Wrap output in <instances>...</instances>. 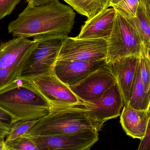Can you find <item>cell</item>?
Wrapping results in <instances>:
<instances>
[{"label":"cell","instance_id":"cell-27","mask_svg":"<svg viewBox=\"0 0 150 150\" xmlns=\"http://www.w3.org/2000/svg\"><path fill=\"white\" fill-rule=\"evenodd\" d=\"M28 6L31 7H38L45 5L52 2L54 0H26Z\"/></svg>","mask_w":150,"mask_h":150},{"label":"cell","instance_id":"cell-29","mask_svg":"<svg viewBox=\"0 0 150 150\" xmlns=\"http://www.w3.org/2000/svg\"><path fill=\"white\" fill-rule=\"evenodd\" d=\"M0 150H9L5 144L4 139H0Z\"/></svg>","mask_w":150,"mask_h":150},{"label":"cell","instance_id":"cell-23","mask_svg":"<svg viewBox=\"0 0 150 150\" xmlns=\"http://www.w3.org/2000/svg\"><path fill=\"white\" fill-rule=\"evenodd\" d=\"M5 144L10 150H41L26 136L23 135L14 141Z\"/></svg>","mask_w":150,"mask_h":150},{"label":"cell","instance_id":"cell-6","mask_svg":"<svg viewBox=\"0 0 150 150\" xmlns=\"http://www.w3.org/2000/svg\"><path fill=\"white\" fill-rule=\"evenodd\" d=\"M107 42L103 39H77L67 37L57 60L93 62L106 60Z\"/></svg>","mask_w":150,"mask_h":150},{"label":"cell","instance_id":"cell-11","mask_svg":"<svg viewBox=\"0 0 150 150\" xmlns=\"http://www.w3.org/2000/svg\"><path fill=\"white\" fill-rule=\"evenodd\" d=\"M106 65V60L93 62L57 60L53 72L65 84L72 86L77 84L91 74Z\"/></svg>","mask_w":150,"mask_h":150},{"label":"cell","instance_id":"cell-18","mask_svg":"<svg viewBox=\"0 0 150 150\" xmlns=\"http://www.w3.org/2000/svg\"><path fill=\"white\" fill-rule=\"evenodd\" d=\"M128 20L137 31L145 50L150 52V17L139 4L136 17Z\"/></svg>","mask_w":150,"mask_h":150},{"label":"cell","instance_id":"cell-1","mask_svg":"<svg viewBox=\"0 0 150 150\" xmlns=\"http://www.w3.org/2000/svg\"><path fill=\"white\" fill-rule=\"evenodd\" d=\"M76 14L59 0L38 7L28 6L11 22L8 32L15 37L38 39L68 36L74 27Z\"/></svg>","mask_w":150,"mask_h":150},{"label":"cell","instance_id":"cell-31","mask_svg":"<svg viewBox=\"0 0 150 150\" xmlns=\"http://www.w3.org/2000/svg\"><path fill=\"white\" fill-rule=\"evenodd\" d=\"M9 150H10V149H9Z\"/></svg>","mask_w":150,"mask_h":150},{"label":"cell","instance_id":"cell-10","mask_svg":"<svg viewBox=\"0 0 150 150\" xmlns=\"http://www.w3.org/2000/svg\"><path fill=\"white\" fill-rule=\"evenodd\" d=\"M116 82L107 65L77 84L69 87L81 101L90 102L100 98Z\"/></svg>","mask_w":150,"mask_h":150},{"label":"cell","instance_id":"cell-24","mask_svg":"<svg viewBox=\"0 0 150 150\" xmlns=\"http://www.w3.org/2000/svg\"><path fill=\"white\" fill-rule=\"evenodd\" d=\"M15 122L13 116L0 107V139L6 138Z\"/></svg>","mask_w":150,"mask_h":150},{"label":"cell","instance_id":"cell-12","mask_svg":"<svg viewBox=\"0 0 150 150\" xmlns=\"http://www.w3.org/2000/svg\"><path fill=\"white\" fill-rule=\"evenodd\" d=\"M140 57L129 56L118 59L107 64L116 79L123 98L124 105H127L134 83Z\"/></svg>","mask_w":150,"mask_h":150},{"label":"cell","instance_id":"cell-28","mask_svg":"<svg viewBox=\"0 0 150 150\" xmlns=\"http://www.w3.org/2000/svg\"><path fill=\"white\" fill-rule=\"evenodd\" d=\"M139 1L140 5L143 7L146 14L150 17V0H139Z\"/></svg>","mask_w":150,"mask_h":150},{"label":"cell","instance_id":"cell-13","mask_svg":"<svg viewBox=\"0 0 150 150\" xmlns=\"http://www.w3.org/2000/svg\"><path fill=\"white\" fill-rule=\"evenodd\" d=\"M37 44L35 40L16 37L0 45V69L24 63Z\"/></svg>","mask_w":150,"mask_h":150},{"label":"cell","instance_id":"cell-21","mask_svg":"<svg viewBox=\"0 0 150 150\" xmlns=\"http://www.w3.org/2000/svg\"><path fill=\"white\" fill-rule=\"evenodd\" d=\"M141 78L145 92H150V59L149 52L145 50L144 46L140 57Z\"/></svg>","mask_w":150,"mask_h":150},{"label":"cell","instance_id":"cell-19","mask_svg":"<svg viewBox=\"0 0 150 150\" xmlns=\"http://www.w3.org/2000/svg\"><path fill=\"white\" fill-rule=\"evenodd\" d=\"M38 120H20L15 122L4 140L5 143L12 142L25 134Z\"/></svg>","mask_w":150,"mask_h":150},{"label":"cell","instance_id":"cell-15","mask_svg":"<svg viewBox=\"0 0 150 150\" xmlns=\"http://www.w3.org/2000/svg\"><path fill=\"white\" fill-rule=\"evenodd\" d=\"M120 123L128 135L141 140L150 123V109L140 111L125 105L121 115Z\"/></svg>","mask_w":150,"mask_h":150},{"label":"cell","instance_id":"cell-20","mask_svg":"<svg viewBox=\"0 0 150 150\" xmlns=\"http://www.w3.org/2000/svg\"><path fill=\"white\" fill-rule=\"evenodd\" d=\"M139 4V0H122L112 7L123 17L132 19L136 16Z\"/></svg>","mask_w":150,"mask_h":150},{"label":"cell","instance_id":"cell-9","mask_svg":"<svg viewBox=\"0 0 150 150\" xmlns=\"http://www.w3.org/2000/svg\"><path fill=\"white\" fill-rule=\"evenodd\" d=\"M28 80L48 100L51 107L75 105L82 102L53 72Z\"/></svg>","mask_w":150,"mask_h":150},{"label":"cell","instance_id":"cell-3","mask_svg":"<svg viewBox=\"0 0 150 150\" xmlns=\"http://www.w3.org/2000/svg\"><path fill=\"white\" fill-rule=\"evenodd\" d=\"M98 132L81 104L67 106H51L49 113L38 119L23 135L70 134Z\"/></svg>","mask_w":150,"mask_h":150},{"label":"cell","instance_id":"cell-4","mask_svg":"<svg viewBox=\"0 0 150 150\" xmlns=\"http://www.w3.org/2000/svg\"><path fill=\"white\" fill-rule=\"evenodd\" d=\"M68 36L35 40L37 44L25 62L20 77L31 79L53 73L62 45Z\"/></svg>","mask_w":150,"mask_h":150},{"label":"cell","instance_id":"cell-8","mask_svg":"<svg viewBox=\"0 0 150 150\" xmlns=\"http://www.w3.org/2000/svg\"><path fill=\"white\" fill-rule=\"evenodd\" d=\"M26 136L41 150H90L99 140L98 132H95Z\"/></svg>","mask_w":150,"mask_h":150},{"label":"cell","instance_id":"cell-26","mask_svg":"<svg viewBox=\"0 0 150 150\" xmlns=\"http://www.w3.org/2000/svg\"><path fill=\"white\" fill-rule=\"evenodd\" d=\"M137 150H150V123L148 125L145 136L141 140Z\"/></svg>","mask_w":150,"mask_h":150},{"label":"cell","instance_id":"cell-14","mask_svg":"<svg viewBox=\"0 0 150 150\" xmlns=\"http://www.w3.org/2000/svg\"><path fill=\"white\" fill-rule=\"evenodd\" d=\"M117 12L108 8L87 19L82 26L77 39H103L107 40L112 33Z\"/></svg>","mask_w":150,"mask_h":150},{"label":"cell","instance_id":"cell-16","mask_svg":"<svg viewBox=\"0 0 150 150\" xmlns=\"http://www.w3.org/2000/svg\"><path fill=\"white\" fill-rule=\"evenodd\" d=\"M150 93L145 92L141 78L140 62L134 86L132 88L128 105L140 111L150 109Z\"/></svg>","mask_w":150,"mask_h":150},{"label":"cell","instance_id":"cell-17","mask_svg":"<svg viewBox=\"0 0 150 150\" xmlns=\"http://www.w3.org/2000/svg\"><path fill=\"white\" fill-rule=\"evenodd\" d=\"M80 15L91 18L108 8L110 0H63Z\"/></svg>","mask_w":150,"mask_h":150},{"label":"cell","instance_id":"cell-2","mask_svg":"<svg viewBox=\"0 0 150 150\" xmlns=\"http://www.w3.org/2000/svg\"><path fill=\"white\" fill-rule=\"evenodd\" d=\"M0 107L16 122L38 120L49 113L51 105L29 80L19 77L0 90Z\"/></svg>","mask_w":150,"mask_h":150},{"label":"cell","instance_id":"cell-22","mask_svg":"<svg viewBox=\"0 0 150 150\" xmlns=\"http://www.w3.org/2000/svg\"><path fill=\"white\" fill-rule=\"evenodd\" d=\"M24 63L0 69V90L10 84L20 77Z\"/></svg>","mask_w":150,"mask_h":150},{"label":"cell","instance_id":"cell-25","mask_svg":"<svg viewBox=\"0 0 150 150\" xmlns=\"http://www.w3.org/2000/svg\"><path fill=\"white\" fill-rule=\"evenodd\" d=\"M21 0H0V20L12 13Z\"/></svg>","mask_w":150,"mask_h":150},{"label":"cell","instance_id":"cell-5","mask_svg":"<svg viewBox=\"0 0 150 150\" xmlns=\"http://www.w3.org/2000/svg\"><path fill=\"white\" fill-rule=\"evenodd\" d=\"M107 42V64L123 57H140L144 47L134 25L128 19L117 13Z\"/></svg>","mask_w":150,"mask_h":150},{"label":"cell","instance_id":"cell-7","mask_svg":"<svg viewBox=\"0 0 150 150\" xmlns=\"http://www.w3.org/2000/svg\"><path fill=\"white\" fill-rule=\"evenodd\" d=\"M82 104L88 117L99 132L105 122L120 115L124 102L116 82L99 98L82 102Z\"/></svg>","mask_w":150,"mask_h":150},{"label":"cell","instance_id":"cell-30","mask_svg":"<svg viewBox=\"0 0 150 150\" xmlns=\"http://www.w3.org/2000/svg\"><path fill=\"white\" fill-rule=\"evenodd\" d=\"M122 1V0H110L109 7H112V6L117 4Z\"/></svg>","mask_w":150,"mask_h":150}]
</instances>
